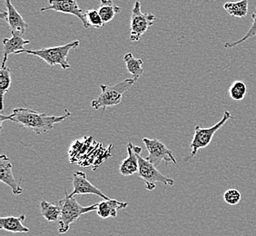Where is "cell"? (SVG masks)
<instances>
[{"label": "cell", "instance_id": "8", "mask_svg": "<svg viewBox=\"0 0 256 236\" xmlns=\"http://www.w3.org/2000/svg\"><path fill=\"white\" fill-rule=\"evenodd\" d=\"M143 142L149 152L148 158H146L149 162H152L156 168H158L162 161H164L166 164H178L176 158L174 156L172 150H170L164 144H162L158 139L144 138H143Z\"/></svg>", "mask_w": 256, "mask_h": 236}, {"label": "cell", "instance_id": "4", "mask_svg": "<svg viewBox=\"0 0 256 236\" xmlns=\"http://www.w3.org/2000/svg\"><path fill=\"white\" fill-rule=\"evenodd\" d=\"M138 80L136 78H128L114 86L101 84V93L98 98L94 99L91 103V106L94 110L102 108L106 110L110 106H116L121 103L124 94L133 86Z\"/></svg>", "mask_w": 256, "mask_h": 236}, {"label": "cell", "instance_id": "16", "mask_svg": "<svg viewBox=\"0 0 256 236\" xmlns=\"http://www.w3.org/2000/svg\"><path fill=\"white\" fill-rule=\"evenodd\" d=\"M26 220L25 214L20 216H4L0 217V229L10 232H30V228L23 224Z\"/></svg>", "mask_w": 256, "mask_h": 236}, {"label": "cell", "instance_id": "20", "mask_svg": "<svg viewBox=\"0 0 256 236\" xmlns=\"http://www.w3.org/2000/svg\"><path fill=\"white\" fill-rule=\"evenodd\" d=\"M124 61L126 63L128 72L133 76L134 78L138 80L144 74L143 60L136 58L132 53H128L124 56Z\"/></svg>", "mask_w": 256, "mask_h": 236}, {"label": "cell", "instance_id": "19", "mask_svg": "<svg viewBox=\"0 0 256 236\" xmlns=\"http://www.w3.org/2000/svg\"><path fill=\"white\" fill-rule=\"evenodd\" d=\"M40 207L41 214L46 221L54 222L60 220V208L58 202L51 204L43 199L40 202Z\"/></svg>", "mask_w": 256, "mask_h": 236}, {"label": "cell", "instance_id": "2", "mask_svg": "<svg viewBox=\"0 0 256 236\" xmlns=\"http://www.w3.org/2000/svg\"><path fill=\"white\" fill-rule=\"evenodd\" d=\"M58 204L60 208V217L58 220V232L66 234L68 232L71 224L78 221L81 216L88 212L96 211L98 204L90 206H82L76 201L74 196H70L66 191H64V197L58 201Z\"/></svg>", "mask_w": 256, "mask_h": 236}, {"label": "cell", "instance_id": "23", "mask_svg": "<svg viewBox=\"0 0 256 236\" xmlns=\"http://www.w3.org/2000/svg\"><path fill=\"white\" fill-rule=\"evenodd\" d=\"M247 88L246 84H244L242 81H236L231 84L229 88L228 93L232 100L234 101H241L244 98L246 94Z\"/></svg>", "mask_w": 256, "mask_h": 236}, {"label": "cell", "instance_id": "13", "mask_svg": "<svg viewBox=\"0 0 256 236\" xmlns=\"http://www.w3.org/2000/svg\"><path fill=\"white\" fill-rule=\"evenodd\" d=\"M12 38H4L3 40V61L1 68L6 66V63L8 58V56L11 54H16L18 51L25 50L26 46L30 44V40H26L23 38V34L16 32L11 31Z\"/></svg>", "mask_w": 256, "mask_h": 236}, {"label": "cell", "instance_id": "11", "mask_svg": "<svg viewBox=\"0 0 256 236\" xmlns=\"http://www.w3.org/2000/svg\"><path fill=\"white\" fill-rule=\"evenodd\" d=\"M4 3L6 8V12L2 11L0 18L6 20L11 31H16L22 34H25L26 30L28 28V23L20 15V12L16 10L15 6L12 5L11 0H4Z\"/></svg>", "mask_w": 256, "mask_h": 236}, {"label": "cell", "instance_id": "7", "mask_svg": "<svg viewBox=\"0 0 256 236\" xmlns=\"http://www.w3.org/2000/svg\"><path fill=\"white\" fill-rule=\"evenodd\" d=\"M156 18L150 13H143L141 11V3L136 1L132 10L130 20V40L138 42L148 28L154 25Z\"/></svg>", "mask_w": 256, "mask_h": 236}, {"label": "cell", "instance_id": "24", "mask_svg": "<svg viewBox=\"0 0 256 236\" xmlns=\"http://www.w3.org/2000/svg\"><path fill=\"white\" fill-rule=\"evenodd\" d=\"M86 20L89 23L90 26H93L94 28H103V20L99 14L98 10H90L86 11Z\"/></svg>", "mask_w": 256, "mask_h": 236}, {"label": "cell", "instance_id": "10", "mask_svg": "<svg viewBox=\"0 0 256 236\" xmlns=\"http://www.w3.org/2000/svg\"><path fill=\"white\" fill-rule=\"evenodd\" d=\"M73 192L69 194L70 196H74L76 194H94L103 198L104 200L110 199L100 189L89 182L84 172L80 171L74 172L73 174Z\"/></svg>", "mask_w": 256, "mask_h": 236}, {"label": "cell", "instance_id": "25", "mask_svg": "<svg viewBox=\"0 0 256 236\" xmlns=\"http://www.w3.org/2000/svg\"><path fill=\"white\" fill-rule=\"evenodd\" d=\"M242 199L241 192L237 189H228L224 194V202L230 206H236Z\"/></svg>", "mask_w": 256, "mask_h": 236}, {"label": "cell", "instance_id": "5", "mask_svg": "<svg viewBox=\"0 0 256 236\" xmlns=\"http://www.w3.org/2000/svg\"><path fill=\"white\" fill-rule=\"evenodd\" d=\"M134 150L138 154V162H139V170L138 176L146 184V188L148 191H153L156 189V182H162L164 186H172L174 181L170 177L166 176L159 172L158 168L154 166L152 162L146 160L141 156L142 148L138 146H133Z\"/></svg>", "mask_w": 256, "mask_h": 236}, {"label": "cell", "instance_id": "12", "mask_svg": "<svg viewBox=\"0 0 256 236\" xmlns=\"http://www.w3.org/2000/svg\"><path fill=\"white\" fill-rule=\"evenodd\" d=\"M12 169L13 164L10 162V158L6 154H2L0 156V181L10 186L15 196H20L23 194V188L20 186V182L16 180Z\"/></svg>", "mask_w": 256, "mask_h": 236}, {"label": "cell", "instance_id": "3", "mask_svg": "<svg viewBox=\"0 0 256 236\" xmlns=\"http://www.w3.org/2000/svg\"><path fill=\"white\" fill-rule=\"evenodd\" d=\"M80 44V41L74 40L68 44L54 48H48L38 50H23L18 51L16 54H28L38 56L44 60V62L51 66H60L62 68L66 70L70 68V64L68 62L69 52L72 50L78 48Z\"/></svg>", "mask_w": 256, "mask_h": 236}, {"label": "cell", "instance_id": "17", "mask_svg": "<svg viewBox=\"0 0 256 236\" xmlns=\"http://www.w3.org/2000/svg\"><path fill=\"white\" fill-rule=\"evenodd\" d=\"M122 8L114 4L113 0H101L98 12L104 24H108L114 20L116 15L119 14Z\"/></svg>", "mask_w": 256, "mask_h": 236}, {"label": "cell", "instance_id": "6", "mask_svg": "<svg viewBox=\"0 0 256 236\" xmlns=\"http://www.w3.org/2000/svg\"><path fill=\"white\" fill-rule=\"evenodd\" d=\"M232 118L234 116H232L231 113L229 111H226L222 116V119L214 126H212V128H201L200 126H196L194 128V134L192 143H191L192 152L190 158L196 156L197 152L200 149L207 148L211 143L214 134L216 133L220 128H222L228 120Z\"/></svg>", "mask_w": 256, "mask_h": 236}, {"label": "cell", "instance_id": "21", "mask_svg": "<svg viewBox=\"0 0 256 236\" xmlns=\"http://www.w3.org/2000/svg\"><path fill=\"white\" fill-rule=\"evenodd\" d=\"M11 70L8 66L1 68L0 70V93H1V103H2V108L1 111L3 112L4 110V96L8 91L10 90V86H11Z\"/></svg>", "mask_w": 256, "mask_h": 236}, {"label": "cell", "instance_id": "1", "mask_svg": "<svg viewBox=\"0 0 256 236\" xmlns=\"http://www.w3.org/2000/svg\"><path fill=\"white\" fill-rule=\"evenodd\" d=\"M72 114L68 109H64L63 116H48L46 114L40 113L28 108H16L13 113L10 116L0 114V126L1 130H3V123L5 121H11L14 123L20 124L24 128L34 131L36 134L48 133L54 129V124L64 122L66 118Z\"/></svg>", "mask_w": 256, "mask_h": 236}, {"label": "cell", "instance_id": "18", "mask_svg": "<svg viewBox=\"0 0 256 236\" xmlns=\"http://www.w3.org/2000/svg\"><path fill=\"white\" fill-rule=\"evenodd\" d=\"M248 0H240L237 2H227L224 5V8L232 16L244 18L248 15Z\"/></svg>", "mask_w": 256, "mask_h": 236}, {"label": "cell", "instance_id": "14", "mask_svg": "<svg viewBox=\"0 0 256 236\" xmlns=\"http://www.w3.org/2000/svg\"><path fill=\"white\" fill-rule=\"evenodd\" d=\"M128 202H120L114 199L104 200L102 202H98V209L96 212L98 216L102 219H108L109 217L116 218L118 211L120 209H124L128 207Z\"/></svg>", "mask_w": 256, "mask_h": 236}, {"label": "cell", "instance_id": "15", "mask_svg": "<svg viewBox=\"0 0 256 236\" xmlns=\"http://www.w3.org/2000/svg\"><path fill=\"white\" fill-rule=\"evenodd\" d=\"M133 143L129 141L128 144V156L123 160L119 166V172L124 176H130L138 172L139 162H138V154L134 150Z\"/></svg>", "mask_w": 256, "mask_h": 236}, {"label": "cell", "instance_id": "22", "mask_svg": "<svg viewBox=\"0 0 256 236\" xmlns=\"http://www.w3.org/2000/svg\"><path fill=\"white\" fill-rule=\"evenodd\" d=\"M252 26L250 28V30H248V32H247L246 34H244V36L242 38L241 40H237V41H234V42H226V43H224V48H226V50L234 48H236L237 46H239V44H242V43H244V42H246V40H249V38H252L256 36V10H254L252 14Z\"/></svg>", "mask_w": 256, "mask_h": 236}, {"label": "cell", "instance_id": "9", "mask_svg": "<svg viewBox=\"0 0 256 236\" xmlns=\"http://www.w3.org/2000/svg\"><path fill=\"white\" fill-rule=\"evenodd\" d=\"M50 10H54L60 13L74 16L81 20L86 30L90 28V25L86 20V12L79 8V6L76 3V0H50V6L42 8L40 10V12L50 11Z\"/></svg>", "mask_w": 256, "mask_h": 236}]
</instances>
